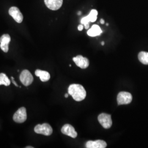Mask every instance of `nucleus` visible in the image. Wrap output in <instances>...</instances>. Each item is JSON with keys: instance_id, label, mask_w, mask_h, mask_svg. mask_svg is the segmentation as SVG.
I'll list each match as a JSON object with an SVG mask.
<instances>
[{"instance_id": "f257e3e1", "label": "nucleus", "mask_w": 148, "mask_h": 148, "mask_svg": "<svg viewBox=\"0 0 148 148\" xmlns=\"http://www.w3.org/2000/svg\"><path fill=\"white\" fill-rule=\"evenodd\" d=\"M68 93L71 95L74 100L80 101L85 99L86 92L84 87L79 84H72L68 88Z\"/></svg>"}, {"instance_id": "f03ea898", "label": "nucleus", "mask_w": 148, "mask_h": 148, "mask_svg": "<svg viewBox=\"0 0 148 148\" xmlns=\"http://www.w3.org/2000/svg\"><path fill=\"white\" fill-rule=\"evenodd\" d=\"M132 101V95L127 92H120L117 97V101L118 105H125L131 103Z\"/></svg>"}, {"instance_id": "7ed1b4c3", "label": "nucleus", "mask_w": 148, "mask_h": 148, "mask_svg": "<svg viewBox=\"0 0 148 148\" xmlns=\"http://www.w3.org/2000/svg\"><path fill=\"white\" fill-rule=\"evenodd\" d=\"M35 132L37 134H41L45 136H50L53 132L52 127L48 123H43L42 125H37L34 128Z\"/></svg>"}, {"instance_id": "20e7f679", "label": "nucleus", "mask_w": 148, "mask_h": 148, "mask_svg": "<svg viewBox=\"0 0 148 148\" xmlns=\"http://www.w3.org/2000/svg\"><path fill=\"white\" fill-rule=\"evenodd\" d=\"M98 121L103 128L106 129L110 128L112 126L111 115L106 113H101L98 117Z\"/></svg>"}, {"instance_id": "39448f33", "label": "nucleus", "mask_w": 148, "mask_h": 148, "mask_svg": "<svg viewBox=\"0 0 148 148\" xmlns=\"http://www.w3.org/2000/svg\"><path fill=\"white\" fill-rule=\"evenodd\" d=\"M13 120L16 123H23L27 120V110L24 107L19 108L13 115Z\"/></svg>"}, {"instance_id": "423d86ee", "label": "nucleus", "mask_w": 148, "mask_h": 148, "mask_svg": "<svg viewBox=\"0 0 148 148\" xmlns=\"http://www.w3.org/2000/svg\"><path fill=\"white\" fill-rule=\"evenodd\" d=\"M20 80L21 83L25 86H28L32 83L34 78L32 74L29 70H24L23 71H21L20 75Z\"/></svg>"}, {"instance_id": "0eeeda50", "label": "nucleus", "mask_w": 148, "mask_h": 148, "mask_svg": "<svg viewBox=\"0 0 148 148\" xmlns=\"http://www.w3.org/2000/svg\"><path fill=\"white\" fill-rule=\"evenodd\" d=\"M9 14L13 17L14 21L18 23H21L23 20V16L18 8L16 7H12L9 10Z\"/></svg>"}, {"instance_id": "6e6552de", "label": "nucleus", "mask_w": 148, "mask_h": 148, "mask_svg": "<svg viewBox=\"0 0 148 148\" xmlns=\"http://www.w3.org/2000/svg\"><path fill=\"white\" fill-rule=\"evenodd\" d=\"M73 59L76 65L81 69H86L89 66L88 59L82 56H77L76 57H74Z\"/></svg>"}, {"instance_id": "1a4fd4ad", "label": "nucleus", "mask_w": 148, "mask_h": 148, "mask_svg": "<svg viewBox=\"0 0 148 148\" xmlns=\"http://www.w3.org/2000/svg\"><path fill=\"white\" fill-rule=\"evenodd\" d=\"M61 131L64 134L73 138H75L77 136V133L75 131L74 127L70 124L64 125L61 129Z\"/></svg>"}, {"instance_id": "9d476101", "label": "nucleus", "mask_w": 148, "mask_h": 148, "mask_svg": "<svg viewBox=\"0 0 148 148\" xmlns=\"http://www.w3.org/2000/svg\"><path fill=\"white\" fill-rule=\"evenodd\" d=\"M48 8L53 11L59 10L63 5V0H44Z\"/></svg>"}, {"instance_id": "9b49d317", "label": "nucleus", "mask_w": 148, "mask_h": 148, "mask_svg": "<svg viewBox=\"0 0 148 148\" xmlns=\"http://www.w3.org/2000/svg\"><path fill=\"white\" fill-rule=\"evenodd\" d=\"M11 41V37L8 34H4L0 38V47L5 53L8 51V45Z\"/></svg>"}, {"instance_id": "f8f14e48", "label": "nucleus", "mask_w": 148, "mask_h": 148, "mask_svg": "<svg viewBox=\"0 0 148 148\" xmlns=\"http://www.w3.org/2000/svg\"><path fill=\"white\" fill-rule=\"evenodd\" d=\"M106 146L107 144L103 140H90L86 144V147L87 148H106Z\"/></svg>"}, {"instance_id": "ddd939ff", "label": "nucleus", "mask_w": 148, "mask_h": 148, "mask_svg": "<svg viewBox=\"0 0 148 148\" xmlns=\"http://www.w3.org/2000/svg\"><path fill=\"white\" fill-rule=\"evenodd\" d=\"M35 73L36 76L39 77L41 81L42 82H46L50 79V74L46 71H43L37 69L35 71Z\"/></svg>"}, {"instance_id": "4468645a", "label": "nucleus", "mask_w": 148, "mask_h": 148, "mask_svg": "<svg viewBox=\"0 0 148 148\" xmlns=\"http://www.w3.org/2000/svg\"><path fill=\"white\" fill-rule=\"evenodd\" d=\"M102 32V30L99 26L93 25L87 32V34L90 37H95L97 36H99Z\"/></svg>"}, {"instance_id": "2eb2a0df", "label": "nucleus", "mask_w": 148, "mask_h": 148, "mask_svg": "<svg viewBox=\"0 0 148 148\" xmlns=\"http://www.w3.org/2000/svg\"><path fill=\"white\" fill-rule=\"evenodd\" d=\"M139 60L145 65H148V52H140L138 54Z\"/></svg>"}, {"instance_id": "dca6fc26", "label": "nucleus", "mask_w": 148, "mask_h": 148, "mask_svg": "<svg viewBox=\"0 0 148 148\" xmlns=\"http://www.w3.org/2000/svg\"><path fill=\"white\" fill-rule=\"evenodd\" d=\"M11 84V81L8 78L7 75L4 73L0 74V86L4 85L8 86Z\"/></svg>"}, {"instance_id": "f3484780", "label": "nucleus", "mask_w": 148, "mask_h": 148, "mask_svg": "<svg viewBox=\"0 0 148 148\" xmlns=\"http://www.w3.org/2000/svg\"><path fill=\"white\" fill-rule=\"evenodd\" d=\"M98 11L95 10H92L90 12V14L87 16L88 21L90 22H95L97 19Z\"/></svg>"}, {"instance_id": "a211bd4d", "label": "nucleus", "mask_w": 148, "mask_h": 148, "mask_svg": "<svg viewBox=\"0 0 148 148\" xmlns=\"http://www.w3.org/2000/svg\"><path fill=\"white\" fill-rule=\"evenodd\" d=\"M84 25H82V24H81V25H79V26H78V30H79V31H82V30H83V29H84Z\"/></svg>"}, {"instance_id": "6ab92c4d", "label": "nucleus", "mask_w": 148, "mask_h": 148, "mask_svg": "<svg viewBox=\"0 0 148 148\" xmlns=\"http://www.w3.org/2000/svg\"><path fill=\"white\" fill-rule=\"evenodd\" d=\"M12 79V82L13 83V84L15 85L16 86V87H18V85H17V84L16 83V82H15V81H14V79Z\"/></svg>"}, {"instance_id": "aec40b11", "label": "nucleus", "mask_w": 148, "mask_h": 148, "mask_svg": "<svg viewBox=\"0 0 148 148\" xmlns=\"http://www.w3.org/2000/svg\"><path fill=\"white\" fill-rule=\"evenodd\" d=\"M100 22H101V24H104L105 21H104V19H101V21H100Z\"/></svg>"}, {"instance_id": "412c9836", "label": "nucleus", "mask_w": 148, "mask_h": 148, "mask_svg": "<svg viewBox=\"0 0 148 148\" xmlns=\"http://www.w3.org/2000/svg\"><path fill=\"white\" fill-rule=\"evenodd\" d=\"M68 96H69V93H66V94L65 95V98H68Z\"/></svg>"}, {"instance_id": "4be33fe9", "label": "nucleus", "mask_w": 148, "mask_h": 148, "mask_svg": "<svg viewBox=\"0 0 148 148\" xmlns=\"http://www.w3.org/2000/svg\"><path fill=\"white\" fill-rule=\"evenodd\" d=\"M27 148H33L34 147H30V146H29V147H26Z\"/></svg>"}, {"instance_id": "5701e85b", "label": "nucleus", "mask_w": 148, "mask_h": 148, "mask_svg": "<svg viewBox=\"0 0 148 148\" xmlns=\"http://www.w3.org/2000/svg\"><path fill=\"white\" fill-rule=\"evenodd\" d=\"M81 12H78V15H81Z\"/></svg>"}, {"instance_id": "b1692460", "label": "nucleus", "mask_w": 148, "mask_h": 148, "mask_svg": "<svg viewBox=\"0 0 148 148\" xmlns=\"http://www.w3.org/2000/svg\"><path fill=\"white\" fill-rule=\"evenodd\" d=\"M101 45H102V46H104V42H101Z\"/></svg>"}]
</instances>
